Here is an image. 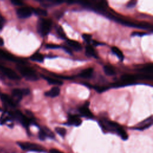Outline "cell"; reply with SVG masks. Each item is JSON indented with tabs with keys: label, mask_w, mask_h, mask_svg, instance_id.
Returning a JSON list of instances; mask_svg holds the SVG:
<instances>
[{
	"label": "cell",
	"mask_w": 153,
	"mask_h": 153,
	"mask_svg": "<svg viewBox=\"0 0 153 153\" xmlns=\"http://www.w3.org/2000/svg\"><path fill=\"white\" fill-rule=\"evenodd\" d=\"M38 137H39V139L41 140H45V137H47L46 136V134L44 132V131L43 130V129H41L39 131V133H38Z\"/></svg>",
	"instance_id": "cell-26"
},
{
	"label": "cell",
	"mask_w": 153,
	"mask_h": 153,
	"mask_svg": "<svg viewBox=\"0 0 153 153\" xmlns=\"http://www.w3.org/2000/svg\"><path fill=\"white\" fill-rule=\"evenodd\" d=\"M46 47L50 49H56V48H59L60 46L55 44H48L46 45Z\"/></svg>",
	"instance_id": "cell-29"
},
{
	"label": "cell",
	"mask_w": 153,
	"mask_h": 153,
	"mask_svg": "<svg viewBox=\"0 0 153 153\" xmlns=\"http://www.w3.org/2000/svg\"><path fill=\"white\" fill-rule=\"evenodd\" d=\"M2 17L1 16V15H0V19H2Z\"/></svg>",
	"instance_id": "cell-39"
},
{
	"label": "cell",
	"mask_w": 153,
	"mask_h": 153,
	"mask_svg": "<svg viewBox=\"0 0 153 153\" xmlns=\"http://www.w3.org/2000/svg\"><path fill=\"white\" fill-rule=\"evenodd\" d=\"M42 129H43V130L44 131V132L45 133L47 136H48V137H51V138L54 137V133H53L49 128H47V127H44V128H43Z\"/></svg>",
	"instance_id": "cell-24"
},
{
	"label": "cell",
	"mask_w": 153,
	"mask_h": 153,
	"mask_svg": "<svg viewBox=\"0 0 153 153\" xmlns=\"http://www.w3.org/2000/svg\"><path fill=\"white\" fill-rule=\"evenodd\" d=\"M103 71L105 74L108 76H112L115 74L114 69L109 66H105L103 67Z\"/></svg>",
	"instance_id": "cell-19"
},
{
	"label": "cell",
	"mask_w": 153,
	"mask_h": 153,
	"mask_svg": "<svg viewBox=\"0 0 153 153\" xmlns=\"http://www.w3.org/2000/svg\"><path fill=\"white\" fill-rule=\"evenodd\" d=\"M138 71L142 72H147V73H151L152 72V65H148L147 66L143 67L140 69H139Z\"/></svg>",
	"instance_id": "cell-23"
},
{
	"label": "cell",
	"mask_w": 153,
	"mask_h": 153,
	"mask_svg": "<svg viewBox=\"0 0 153 153\" xmlns=\"http://www.w3.org/2000/svg\"><path fill=\"white\" fill-rule=\"evenodd\" d=\"M79 112L84 117H87V118H91L93 117V115L91 113V112L89 110V109L88 108L87 106H84L81 107L79 109Z\"/></svg>",
	"instance_id": "cell-11"
},
{
	"label": "cell",
	"mask_w": 153,
	"mask_h": 153,
	"mask_svg": "<svg viewBox=\"0 0 153 153\" xmlns=\"http://www.w3.org/2000/svg\"><path fill=\"white\" fill-rule=\"evenodd\" d=\"M12 96L13 97V98L14 99V101L15 102H19L23 96V91H22V89H19V88H14L13 90L12 91Z\"/></svg>",
	"instance_id": "cell-8"
},
{
	"label": "cell",
	"mask_w": 153,
	"mask_h": 153,
	"mask_svg": "<svg viewBox=\"0 0 153 153\" xmlns=\"http://www.w3.org/2000/svg\"><path fill=\"white\" fill-rule=\"evenodd\" d=\"M136 2H137L136 1H134V0L130 1H129V2H128V4H127V7L128 8H133V7H134L136 5Z\"/></svg>",
	"instance_id": "cell-30"
},
{
	"label": "cell",
	"mask_w": 153,
	"mask_h": 153,
	"mask_svg": "<svg viewBox=\"0 0 153 153\" xmlns=\"http://www.w3.org/2000/svg\"><path fill=\"white\" fill-rule=\"evenodd\" d=\"M146 35V33H144V32H134L132 33V35H133V36H143V35Z\"/></svg>",
	"instance_id": "cell-32"
},
{
	"label": "cell",
	"mask_w": 153,
	"mask_h": 153,
	"mask_svg": "<svg viewBox=\"0 0 153 153\" xmlns=\"http://www.w3.org/2000/svg\"><path fill=\"white\" fill-rule=\"evenodd\" d=\"M17 68L22 75L26 79L33 81L38 79L35 72L30 68L22 65H17Z\"/></svg>",
	"instance_id": "cell-1"
},
{
	"label": "cell",
	"mask_w": 153,
	"mask_h": 153,
	"mask_svg": "<svg viewBox=\"0 0 153 153\" xmlns=\"http://www.w3.org/2000/svg\"><path fill=\"white\" fill-rule=\"evenodd\" d=\"M60 93V88L58 87H53L49 91L45 93L46 96H49L51 97H54L57 96Z\"/></svg>",
	"instance_id": "cell-10"
},
{
	"label": "cell",
	"mask_w": 153,
	"mask_h": 153,
	"mask_svg": "<svg viewBox=\"0 0 153 153\" xmlns=\"http://www.w3.org/2000/svg\"><path fill=\"white\" fill-rule=\"evenodd\" d=\"M93 44H94V45H100L101 44V43L100 42H97V41H93Z\"/></svg>",
	"instance_id": "cell-37"
},
{
	"label": "cell",
	"mask_w": 153,
	"mask_h": 153,
	"mask_svg": "<svg viewBox=\"0 0 153 153\" xmlns=\"http://www.w3.org/2000/svg\"><path fill=\"white\" fill-rule=\"evenodd\" d=\"M42 78H44L50 84H52V85H60L62 84H63V82L57 79L56 78H51L49 76H44V75H42Z\"/></svg>",
	"instance_id": "cell-14"
},
{
	"label": "cell",
	"mask_w": 153,
	"mask_h": 153,
	"mask_svg": "<svg viewBox=\"0 0 153 153\" xmlns=\"http://www.w3.org/2000/svg\"><path fill=\"white\" fill-rule=\"evenodd\" d=\"M62 48L68 53H69V54H72V51L68 48V47H66V46H62Z\"/></svg>",
	"instance_id": "cell-34"
},
{
	"label": "cell",
	"mask_w": 153,
	"mask_h": 153,
	"mask_svg": "<svg viewBox=\"0 0 153 153\" xmlns=\"http://www.w3.org/2000/svg\"><path fill=\"white\" fill-rule=\"evenodd\" d=\"M55 131H56L57 133H58L62 137H64L66 135V129L65 128L60 127H56L55 128Z\"/></svg>",
	"instance_id": "cell-22"
},
{
	"label": "cell",
	"mask_w": 153,
	"mask_h": 153,
	"mask_svg": "<svg viewBox=\"0 0 153 153\" xmlns=\"http://www.w3.org/2000/svg\"><path fill=\"white\" fill-rule=\"evenodd\" d=\"M33 11L37 15L42 16H46L47 15V12L46 10L41 9V8H35L33 10Z\"/></svg>",
	"instance_id": "cell-21"
},
{
	"label": "cell",
	"mask_w": 153,
	"mask_h": 153,
	"mask_svg": "<svg viewBox=\"0 0 153 153\" xmlns=\"http://www.w3.org/2000/svg\"><path fill=\"white\" fill-rule=\"evenodd\" d=\"M115 131L118 134V135L120 136V137H121L122 139L126 140L128 139V135H127V133L120 126L116 129Z\"/></svg>",
	"instance_id": "cell-16"
},
{
	"label": "cell",
	"mask_w": 153,
	"mask_h": 153,
	"mask_svg": "<svg viewBox=\"0 0 153 153\" xmlns=\"http://www.w3.org/2000/svg\"><path fill=\"white\" fill-rule=\"evenodd\" d=\"M112 51L120 60H123L124 59V55L118 48L116 47H112Z\"/></svg>",
	"instance_id": "cell-20"
},
{
	"label": "cell",
	"mask_w": 153,
	"mask_h": 153,
	"mask_svg": "<svg viewBox=\"0 0 153 153\" xmlns=\"http://www.w3.org/2000/svg\"><path fill=\"white\" fill-rule=\"evenodd\" d=\"M93 88L99 93H102L106 91L108 88V87H103V86H94Z\"/></svg>",
	"instance_id": "cell-25"
},
{
	"label": "cell",
	"mask_w": 153,
	"mask_h": 153,
	"mask_svg": "<svg viewBox=\"0 0 153 153\" xmlns=\"http://www.w3.org/2000/svg\"><path fill=\"white\" fill-rule=\"evenodd\" d=\"M67 43L69 45H70L72 48H74V50H76V51H79L81 50V45H80V44L74 40H71V39H68L67 41Z\"/></svg>",
	"instance_id": "cell-15"
},
{
	"label": "cell",
	"mask_w": 153,
	"mask_h": 153,
	"mask_svg": "<svg viewBox=\"0 0 153 153\" xmlns=\"http://www.w3.org/2000/svg\"><path fill=\"white\" fill-rule=\"evenodd\" d=\"M0 71L5 76H6L8 78L10 79L16 80L20 79L19 76L10 68L0 65Z\"/></svg>",
	"instance_id": "cell-4"
},
{
	"label": "cell",
	"mask_w": 153,
	"mask_h": 153,
	"mask_svg": "<svg viewBox=\"0 0 153 153\" xmlns=\"http://www.w3.org/2000/svg\"><path fill=\"white\" fill-rule=\"evenodd\" d=\"M137 79V76L131 74H125L121 76V79L123 82H133Z\"/></svg>",
	"instance_id": "cell-13"
},
{
	"label": "cell",
	"mask_w": 153,
	"mask_h": 153,
	"mask_svg": "<svg viewBox=\"0 0 153 153\" xmlns=\"http://www.w3.org/2000/svg\"><path fill=\"white\" fill-rule=\"evenodd\" d=\"M19 146L23 150L35 151V152H43L44 151V148L40 145L36 143L24 142H18Z\"/></svg>",
	"instance_id": "cell-3"
},
{
	"label": "cell",
	"mask_w": 153,
	"mask_h": 153,
	"mask_svg": "<svg viewBox=\"0 0 153 153\" xmlns=\"http://www.w3.org/2000/svg\"><path fill=\"white\" fill-rule=\"evenodd\" d=\"M22 91H23V95H27L30 93V90L27 88L22 89Z\"/></svg>",
	"instance_id": "cell-35"
},
{
	"label": "cell",
	"mask_w": 153,
	"mask_h": 153,
	"mask_svg": "<svg viewBox=\"0 0 153 153\" xmlns=\"http://www.w3.org/2000/svg\"><path fill=\"white\" fill-rule=\"evenodd\" d=\"M57 31L58 35H59L62 38H66L65 32H63V30L62 29V28L61 27H59L57 29Z\"/></svg>",
	"instance_id": "cell-27"
},
{
	"label": "cell",
	"mask_w": 153,
	"mask_h": 153,
	"mask_svg": "<svg viewBox=\"0 0 153 153\" xmlns=\"http://www.w3.org/2000/svg\"><path fill=\"white\" fill-rule=\"evenodd\" d=\"M85 53L88 56L97 58V54H96L94 48L91 45H87L85 47Z\"/></svg>",
	"instance_id": "cell-17"
},
{
	"label": "cell",
	"mask_w": 153,
	"mask_h": 153,
	"mask_svg": "<svg viewBox=\"0 0 153 153\" xmlns=\"http://www.w3.org/2000/svg\"><path fill=\"white\" fill-rule=\"evenodd\" d=\"M32 10L30 8L26 7L20 8L17 10V16L20 19H26L30 17L32 14Z\"/></svg>",
	"instance_id": "cell-5"
},
{
	"label": "cell",
	"mask_w": 153,
	"mask_h": 153,
	"mask_svg": "<svg viewBox=\"0 0 153 153\" xmlns=\"http://www.w3.org/2000/svg\"><path fill=\"white\" fill-rule=\"evenodd\" d=\"M152 124V116H151L149 118L146 119L145 120L142 121L138 124V127L135 128L137 130H145L148 127H149Z\"/></svg>",
	"instance_id": "cell-6"
},
{
	"label": "cell",
	"mask_w": 153,
	"mask_h": 153,
	"mask_svg": "<svg viewBox=\"0 0 153 153\" xmlns=\"http://www.w3.org/2000/svg\"><path fill=\"white\" fill-rule=\"evenodd\" d=\"M93 72V68H88L81 71V73L79 74V76L83 78H89L91 76Z\"/></svg>",
	"instance_id": "cell-12"
},
{
	"label": "cell",
	"mask_w": 153,
	"mask_h": 153,
	"mask_svg": "<svg viewBox=\"0 0 153 153\" xmlns=\"http://www.w3.org/2000/svg\"><path fill=\"white\" fill-rule=\"evenodd\" d=\"M68 124L71 125H74L75 126H79L82 123L81 120L77 116L71 115L68 117Z\"/></svg>",
	"instance_id": "cell-9"
},
{
	"label": "cell",
	"mask_w": 153,
	"mask_h": 153,
	"mask_svg": "<svg viewBox=\"0 0 153 153\" xmlns=\"http://www.w3.org/2000/svg\"><path fill=\"white\" fill-rule=\"evenodd\" d=\"M2 111V109H1V108L0 107V112H1Z\"/></svg>",
	"instance_id": "cell-38"
},
{
	"label": "cell",
	"mask_w": 153,
	"mask_h": 153,
	"mask_svg": "<svg viewBox=\"0 0 153 153\" xmlns=\"http://www.w3.org/2000/svg\"><path fill=\"white\" fill-rule=\"evenodd\" d=\"M30 59L37 62H42L44 60V57L41 54L36 53L30 56Z\"/></svg>",
	"instance_id": "cell-18"
},
{
	"label": "cell",
	"mask_w": 153,
	"mask_h": 153,
	"mask_svg": "<svg viewBox=\"0 0 153 153\" xmlns=\"http://www.w3.org/2000/svg\"><path fill=\"white\" fill-rule=\"evenodd\" d=\"M50 153H63V152H61L60 151L57 149H51L50 150Z\"/></svg>",
	"instance_id": "cell-33"
},
{
	"label": "cell",
	"mask_w": 153,
	"mask_h": 153,
	"mask_svg": "<svg viewBox=\"0 0 153 153\" xmlns=\"http://www.w3.org/2000/svg\"><path fill=\"white\" fill-rule=\"evenodd\" d=\"M52 25V22L50 19H41L38 25V30L39 33L45 36L50 32Z\"/></svg>",
	"instance_id": "cell-2"
},
{
	"label": "cell",
	"mask_w": 153,
	"mask_h": 153,
	"mask_svg": "<svg viewBox=\"0 0 153 153\" xmlns=\"http://www.w3.org/2000/svg\"><path fill=\"white\" fill-rule=\"evenodd\" d=\"M11 3L14 5H17V6H20L23 5V2L19 0H13L11 1Z\"/></svg>",
	"instance_id": "cell-31"
},
{
	"label": "cell",
	"mask_w": 153,
	"mask_h": 153,
	"mask_svg": "<svg viewBox=\"0 0 153 153\" xmlns=\"http://www.w3.org/2000/svg\"><path fill=\"white\" fill-rule=\"evenodd\" d=\"M82 38L84 39V40L87 42H90L91 39V36L90 34H87V33L83 34Z\"/></svg>",
	"instance_id": "cell-28"
},
{
	"label": "cell",
	"mask_w": 153,
	"mask_h": 153,
	"mask_svg": "<svg viewBox=\"0 0 153 153\" xmlns=\"http://www.w3.org/2000/svg\"><path fill=\"white\" fill-rule=\"evenodd\" d=\"M4 45V40L2 38H0V46Z\"/></svg>",
	"instance_id": "cell-36"
},
{
	"label": "cell",
	"mask_w": 153,
	"mask_h": 153,
	"mask_svg": "<svg viewBox=\"0 0 153 153\" xmlns=\"http://www.w3.org/2000/svg\"><path fill=\"white\" fill-rule=\"evenodd\" d=\"M1 99L2 102H3L5 104H6L10 106H11V107L16 106L15 102L13 100V99L12 98H11L7 94H2L1 95Z\"/></svg>",
	"instance_id": "cell-7"
}]
</instances>
